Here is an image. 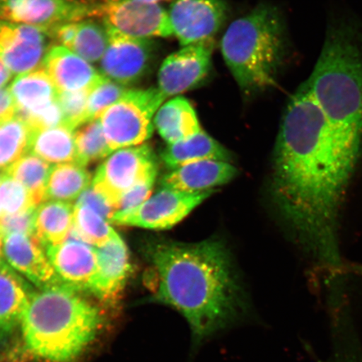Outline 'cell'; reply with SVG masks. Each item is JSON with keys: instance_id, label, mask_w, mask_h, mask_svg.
<instances>
[{"instance_id": "1", "label": "cell", "mask_w": 362, "mask_h": 362, "mask_svg": "<svg viewBox=\"0 0 362 362\" xmlns=\"http://www.w3.org/2000/svg\"><path fill=\"white\" fill-rule=\"evenodd\" d=\"M322 110L306 81L289 100L276 144L274 189L285 218L330 266L338 264L337 223L349 180Z\"/></svg>"}, {"instance_id": "2", "label": "cell", "mask_w": 362, "mask_h": 362, "mask_svg": "<svg viewBox=\"0 0 362 362\" xmlns=\"http://www.w3.org/2000/svg\"><path fill=\"white\" fill-rule=\"evenodd\" d=\"M148 255L156 275L153 300L185 317L194 351L243 318L246 302L220 242L160 241L148 247Z\"/></svg>"}, {"instance_id": "3", "label": "cell", "mask_w": 362, "mask_h": 362, "mask_svg": "<svg viewBox=\"0 0 362 362\" xmlns=\"http://www.w3.org/2000/svg\"><path fill=\"white\" fill-rule=\"evenodd\" d=\"M327 117L338 160L351 175L362 148V25L330 23L322 52L306 81Z\"/></svg>"}, {"instance_id": "4", "label": "cell", "mask_w": 362, "mask_h": 362, "mask_svg": "<svg viewBox=\"0 0 362 362\" xmlns=\"http://www.w3.org/2000/svg\"><path fill=\"white\" fill-rule=\"evenodd\" d=\"M103 322L98 308L64 286L35 291L22 320L25 349L45 362H72L97 337Z\"/></svg>"}, {"instance_id": "5", "label": "cell", "mask_w": 362, "mask_h": 362, "mask_svg": "<svg viewBox=\"0 0 362 362\" xmlns=\"http://www.w3.org/2000/svg\"><path fill=\"white\" fill-rule=\"evenodd\" d=\"M221 49L242 90L252 93L273 87L285 53L280 13L269 6L257 7L229 25Z\"/></svg>"}, {"instance_id": "6", "label": "cell", "mask_w": 362, "mask_h": 362, "mask_svg": "<svg viewBox=\"0 0 362 362\" xmlns=\"http://www.w3.org/2000/svg\"><path fill=\"white\" fill-rule=\"evenodd\" d=\"M158 88L130 90L98 119L112 151L138 146L151 137L153 119L166 100Z\"/></svg>"}, {"instance_id": "7", "label": "cell", "mask_w": 362, "mask_h": 362, "mask_svg": "<svg viewBox=\"0 0 362 362\" xmlns=\"http://www.w3.org/2000/svg\"><path fill=\"white\" fill-rule=\"evenodd\" d=\"M158 162L148 144L117 149L98 167L92 187L116 210L124 194L135 185L156 180Z\"/></svg>"}, {"instance_id": "8", "label": "cell", "mask_w": 362, "mask_h": 362, "mask_svg": "<svg viewBox=\"0 0 362 362\" xmlns=\"http://www.w3.org/2000/svg\"><path fill=\"white\" fill-rule=\"evenodd\" d=\"M95 19L107 26L137 38L173 35L168 12L158 4L141 0H94Z\"/></svg>"}, {"instance_id": "9", "label": "cell", "mask_w": 362, "mask_h": 362, "mask_svg": "<svg viewBox=\"0 0 362 362\" xmlns=\"http://www.w3.org/2000/svg\"><path fill=\"white\" fill-rule=\"evenodd\" d=\"M214 192H185L162 188L134 209L115 214L110 223L151 230L170 229Z\"/></svg>"}, {"instance_id": "10", "label": "cell", "mask_w": 362, "mask_h": 362, "mask_svg": "<svg viewBox=\"0 0 362 362\" xmlns=\"http://www.w3.org/2000/svg\"><path fill=\"white\" fill-rule=\"evenodd\" d=\"M95 18L93 0H0V20L47 31L59 25Z\"/></svg>"}, {"instance_id": "11", "label": "cell", "mask_w": 362, "mask_h": 362, "mask_svg": "<svg viewBox=\"0 0 362 362\" xmlns=\"http://www.w3.org/2000/svg\"><path fill=\"white\" fill-rule=\"evenodd\" d=\"M110 42L102 59V75L126 86L147 74L155 55L151 39L133 37L107 26Z\"/></svg>"}, {"instance_id": "12", "label": "cell", "mask_w": 362, "mask_h": 362, "mask_svg": "<svg viewBox=\"0 0 362 362\" xmlns=\"http://www.w3.org/2000/svg\"><path fill=\"white\" fill-rule=\"evenodd\" d=\"M223 0H174L168 12L173 35L182 47L214 40L226 20Z\"/></svg>"}, {"instance_id": "13", "label": "cell", "mask_w": 362, "mask_h": 362, "mask_svg": "<svg viewBox=\"0 0 362 362\" xmlns=\"http://www.w3.org/2000/svg\"><path fill=\"white\" fill-rule=\"evenodd\" d=\"M49 39L38 27L0 20V60L12 75L37 70L51 48Z\"/></svg>"}, {"instance_id": "14", "label": "cell", "mask_w": 362, "mask_h": 362, "mask_svg": "<svg viewBox=\"0 0 362 362\" xmlns=\"http://www.w3.org/2000/svg\"><path fill=\"white\" fill-rule=\"evenodd\" d=\"M214 47V40L189 45L163 62L158 74V88L166 98L187 92L206 78Z\"/></svg>"}, {"instance_id": "15", "label": "cell", "mask_w": 362, "mask_h": 362, "mask_svg": "<svg viewBox=\"0 0 362 362\" xmlns=\"http://www.w3.org/2000/svg\"><path fill=\"white\" fill-rule=\"evenodd\" d=\"M47 253L62 286L90 291L98 272L96 247L70 235L64 243L47 247Z\"/></svg>"}, {"instance_id": "16", "label": "cell", "mask_w": 362, "mask_h": 362, "mask_svg": "<svg viewBox=\"0 0 362 362\" xmlns=\"http://www.w3.org/2000/svg\"><path fill=\"white\" fill-rule=\"evenodd\" d=\"M4 256L12 268L40 289L62 286L42 242L35 234L4 236Z\"/></svg>"}, {"instance_id": "17", "label": "cell", "mask_w": 362, "mask_h": 362, "mask_svg": "<svg viewBox=\"0 0 362 362\" xmlns=\"http://www.w3.org/2000/svg\"><path fill=\"white\" fill-rule=\"evenodd\" d=\"M98 272L90 293L107 304L120 298L131 270L128 247L119 234L105 245L96 247Z\"/></svg>"}, {"instance_id": "18", "label": "cell", "mask_w": 362, "mask_h": 362, "mask_svg": "<svg viewBox=\"0 0 362 362\" xmlns=\"http://www.w3.org/2000/svg\"><path fill=\"white\" fill-rule=\"evenodd\" d=\"M42 67L58 92L92 90L103 76L88 62L59 45L49 48Z\"/></svg>"}, {"instance_id": "19", "label": "cell", "mask_w": 362, "mask_h": 362, "mask_svg": "<svg viewBox=\"0 0 362 362\" xmlns=\"http://www.w3.org/2000/svg\"><path fill=\"white\" fill-rule=\"evenodd\" d=\"M237 173L230 162L197 161L171 170L162 179L161 187L185 192L214 191V188L228 183Z\"/></svg>"}, {"instance_id": "20", "label": "cell", "mask_w": 362, "mask_h": 362, "mask_svg": "<svg viewBox=\"0 0 362 362\" xmlns=\"http://www.w3.org/2000/svg\"><path fill=\"white\" fill-rule=\"evenodd\" d=\"M34 293L6 262L0 265V347L6 346L21 328Z\"/></svg>"}, {"instance_id": "21", "label": "cell", "mask_w": 362, "mask_h": 362, "mask_svg": "<svg viewBox=\"0 0 362 362\" xmlns=\"http://www.w3.org/2000/svg\"><path fill=\"white\" fill-rule=\"evenodd\" d=\"M11 92L21 117L42 110L57 100L58 90L44 68L18 76L12 81Z\"/></svg>"}, {"instance_id": "22", "label": "cell", "mask_w": 362, "mask_h": 362, "mask_svg": "<svg viewBox=\"0 0 362 362\" xmlns=\"http://www.w3.org/2000/svg\"><path fill=\"white\" fill-rule=\"evenodd\" d=\"M153 126L167 144L188 139L202 130L196 111L183 97L163 103L156 113Z\"/></svg>"}, {"instance_id": "23", "label": "cell", "mask_w": 362, "mask_h": 362, "mask_svg": "<svg viewBox=\"0 0 362 362\" xmlns=\"http://www.w3.org/2000/svg\"><path fill=\"white\" fill-rule=\"evenodd\" d=\"M161 158L167 168L171 170L197 161L230 160L228 151L203 130L188 139L167 144Z\"/></svg>"}, {"instance_id": "24", "label": "cell", "mask_w": 362, "mask_h": 362, "mask_svg": "<svg viewBox=\"0 0 362 362\" xmlns=\"http://www.w3.org/2000/svg\"><path fill=\"white\" fill-rule=\"evenodd\" d=\"M74 221V205L71 203L45 201L35 209V236L45 249L59 245L69 238Z\"/></svg>"}, {"instance_id": "25", "label": "cell", "mask_w": 362, "mask_h": 362, "mask_svg": "<svg viewBox=\"0 0 362 362\" xmlns=\"http://www.w3.org/2000/svg\"><path fill=\"white\" fill-rule=\"evenodd\" d=\"M49 164L76 162V146L74 130L64 125L35 131L31 138L30 152Z\"/></svg>"}, {"instance_id": "26", "label": "cell", "mask_w": 362, "mask_h": 362, "mask_svg": "<svg viewBox=\"0 0 362 362\" xmlns=\"http://www.w3.org/2000/svg\"><path fill=\"white\" fill-rule=\"evenodd\" d=\"M92 183L89 172L78 163L54 165L49 176L45 202L78 201Z\"/></svg>"}, {"instance_id": "27", "label": "cell", "mask_w": 362, "mask_h": 362, "mask_svg": "<svg viewBox=\"0 0 362 362\" xmlns=\"http://www.w3.org/2000/svg\"><path fill=\"white\" fill-rule=\"evenodd\" d=\"M33 131L20 116L0 121V174L30 152Z\"/></svg>"}, {"instance_id": "28", "label": "cell", "mask_w": 362, "mask_h": 362, "mask_svg": "<svg viewBox=\"0 0 362 362\" xmlns=\"http://www.w3.org/2000/svg\"><path fill=\"white\" fill-rule=\"evenodd\" d=\"M52 167L47 161L26 153L4 173L19 181L30 194L34 205L37 207L45 200L47 183Z\"/></svg>"}, {"instance_id": "29", "label": "cell", "mask_w": 362, "mask_h": 362, "mask_svg": "<svg viewBox=\"0 0 362 362\" xmlns=\"http://www.w3.org/2000/svg\"><path fill=\"white\" fill-rule=\"evenodd\" d=\"M117 233L110 221L88 206H74V228L71 236L81 240L94 247H100Z\"/></svg>"}, {"instance_id": "30", "label": "cell", "mask_w": 362, "mask_h": 362, "mask_svg": "<svg viewBox=\"0 0 362 362\" xmlns=\"http://www.w3.org/2000/svg\"><path fill=\"white\" fill-rule=\"evenodd\" d=\"M108 42L110 35L104 22L88 19L78 22L70 49L88 62H98L105 54Z\"/></svg>"}, {"instance_id": "31", "label": "cell", "mask_w": 362, "mask_h": 362, "mask_svg": "<svg viewBox=\"0 0 362 362\" xmlns=\"http://www.w3.org/2000/svg\"><path fill=\"white\" fill-rule=\"evenodd\" d=\"M76 162L84 167L108 157L112 152L99 119L79 127L75 133Z\"/></svg>"}, {"instance_id": "32", "label": "cell", "mask_w": 362, "mask_h": 362, "mask_svg": "<svg viewBox=\"0 0 362 362\" xmlns=\"http://www.w3.org/2000/svg\"><path fill=\"white\" fill-rule=\"evenodd\" d=\"M0 204L3 216L23 214L36 208L24 185L6 173L0 174Z\"/></svg>"}, {"instance_id": "33", "label": "cell", "mask_w": 362, "mask_h": 362, "mask_svg": "<svg viewBox=\"0 0 362 362\" xmlns=\"http://www.w3.org/2000/svg\"><path fill=\"white\" fill-rule=\"evenodd\" d=\"M128 90L129 89H127L125 86L103 76L101 81L90 90L87 111V123L98 119L104 110L119 101Z\"/></svg>"}, {"instance_id": "34", "label": "cell", "mask_w": 362, "mask_h": 362, "mask_svg": "<svg viewBox=\"0 0 362 362\" xmlns=\"http://www.w3.org/2000/svg\"><path fill=\"white\" fill-rule=\"evenodd\" d=\"M90 90L58 92L57 101L63 115L62 125L74 130L87 124V111Z\"/></svg>"}, {"instance_id": "35", "label": "cell", "mask_w": 362, "mask_h": 362, "mask_svg": "<svg viewBox=\"0 0 362 362\" xmlns=\"http://www.w3.org/2000/svg\"><path fill=\"white\" fill-rule=\"evenodd\" d=\"M35 209L16 215L3 216L0 218V230L4 236L11 233L35 234Z\"/></svg>"}, {"instance_id": "36", "label": "cell", "mask_w": 362, "mask_h": 362, "mask_svg": "<svg viewBox=\"0 0 362 362\" xmlns=\"http://www.w3.org/2000/svg\"><path fill=\"white\" fill-rule=\"evenodd\" d=\"M156 180L144 181L127 192L117 205L116 214H123L134 209L151 197Z\"/></svg>"}, {"instance_id": "37", "label": "cell", "mask_w": 362, "mask_h": 362, "mask_svg": "<svg viewBox=\"0 0 362 362\" xmlns=\"http://www.w3.org/2000/svg\"><path fill=\"white\" fill-rule=\"evenodd\" d=\"M75 206H88L90 209L97 211L98 214H100L103 218H105L110 223L115 214V210L100 194L95 191L92 185L81 194Z\"/></svg>"}, {"instance_id": "38", "label": "cell", "mask_w": 362, "mask_h": 362, "mask_svg": "<svg viewBox=\"0 0 362 362\" xmlns=\"http://www.w3.org/2000/svg\"><path fill=\"white\" fill-rule=\"evenodd\" d=\"M18 110L10 88H0V121L11 119L17 115Z\"/></svg>"}, {"instance_id": "39", "label": "cell", "mask_w": 362, "mask_h": 362, "mask_svg": "<svg viewBox=\"0 0 362 362\" xmlns=\"http://www.w3.org/2000/svg\"><path fill=\"white\" fill-rule=\"evenodd\" d=\"M12 74L4 63L0 60V88L6 87V85L11 81Z\"/></svg>"}, {"instance_id": "40", "label": "cell", "mask_w": 362, "mask_h": 362, "mask_svg": "<svg viewBox=\"0 0 362 362\" xmlns=\"http://www.w3.org/2000/svg\"><path fill=\"white\" fill-rule=\"evenodd\" d=\"M6 259L4 256V235L0 230V265L4 264Z\"/></svg>"}, {"instance_id": "41", "label": "cell", "mask_w": 362, "mask_h": 362, "mask_svg": "<svg viewBox=\"0 0 362 362\" xmlns=\"http://www.w3.org/2000/svg\"><path fill=\"white\" fill-rule=\"evenodd\" d=\"M141 1L152 3V4H158L160 1H167V0H141Z\"/></svg>"}, {"instance_id": "42", "label": "cell", "mask_w": 362, "mask_h": 362, "mask_svg": "<svg viewBox=\"0 0 362 362\" xmlns=\"http://www.w3.org/2000/svg\"><path fill=\"white\" fill-rule=\"evenodd\" d=\"M3 216V214H2V209H1V204H0V218H1Z\"/></svg>"}]
</instances>
